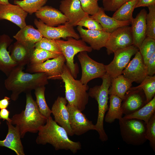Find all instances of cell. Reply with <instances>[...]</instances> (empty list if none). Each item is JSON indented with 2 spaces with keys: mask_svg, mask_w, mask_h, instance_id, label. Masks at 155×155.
I'll list each match as a JSON object with an SVG mask.
<instances>
[{
  "mask_svg": "<svg viewBox=\"0 0 155 155\" xmlns=\"http://www.w3.org/2000/svg\"><path fill=\"white\" fill-rule=\"evenodd\" d=\"M24 68L23 67L17 65L5 80V87L11 92L10 98L14 101L18 99L21 93L31 92L38 87L48 84V76L46 73H25L23 71Z\"/></svg>",
  "mask_w": 155,
  "mask_h": 155,
  "instance_id": "1",
  "label": "cell"
},
{
  "mask_svg": "<svg viewBox=\"0 0 155 155\" xmlns=\"http://www.w3.org/2000/svg\"><path fill=\"white\" fill-rule=\"evenodd\" d=\"M36 140L38 145H52L56 150H69L75 154L82 148L80 142L70 140L66 130L58 125L51 116L47 119L46 123L39 129Z\"/></svg>",
  "mask_w": 155,
  "mask_h": 155,
  "instance_id": "2",
  "label": "cell"
},
{
  "mask_svg": "<svg viewBox=\"0 0 155 155\" xmlns=\"http://www.w3.org/2000/svg\"><path fill=\"white\" fill-rule=\"evenodd\" d=\"M25 109L20 113L14 115L10 122L18 127L21 138L28 132H38L40 128L46 123L47 118L39 111L31 92L26 93Z\"/></svg>",
  "mask_w": 155,
  "mask_h": 155,
  "instance_id": "3",
  "label": "cell"
},
{
  "mask_svg": "<svg viewBox=\"0 0 155 155\" xmlns=\"http://www.w3.org/2000/svg\"><path fill=\"white\" fill-rule=\"evenodd\" d=\"M61 77L65 84V98L68 103L82 112L88 102V86L75 80L65 64Z\"/></svg>",
  "mask_w": 155,
  "mask_h": 155,
  "instance_id": "4",
  "label": "cell"
},
{
  "mask_svg": "<svg viewBox=\"0 0 155 155\" xmlns=\"http://www.w3.org/2000/svg\"><path fill=\"white\" fill-rule=\"evenodd\" d=\"M102 83L101 85L96 86L90 88L88 93L89 96L94 98L97 102L98 113L96 123L95 125L96 131L99 135V138L102 142L108 140V137L104 128V120L105 113L108 111L109 99L108 90L110 86L111 78L106 73L101 78Z\"/></svg>",
  "mask_w": 155,
  "mask_h": 155,
  "instance_id": "5",
  "label": "cell"
},
{
  "mask_svg": "<svg viewBox=\"0 0 155 155\" xmlns=\"http://www.w3.org/2000/svg\"><path fill=\"white\" fill-rule=\"evenodd\" d=\"M120 133L126 144L135 146L143 145L147 140L146 137V123L136 119H119Z\"/></svg>",
  "mask_w": 155,
  "mask_h": 155,
  "instance_id": "6",
  "label": "cell"
},
{
  "mask_svg": "<svg viewBox=\"0 0 155 155\" xmlns=\"http://www.w3.org/2000/svg\"><path fill=\"white\" fill-rule=\"evenodd\" d=\"M55 40L65 58L66 65L72 75L76 78L78 71L77 66L74 62L75 56L82 51L91 52L93 50L92 48L88 46L82 39H77L72 37L67 38L66 40L60 39Z\"/></svg>",
  "mask_w": 155,
  "mask_h": 155,
  "instance_id": "7",
  "label": "cell"
},
{
  "mask_svg": "<svg viewBox=\"0 0 155 155\" xmlns=\"http://www.w3.org/2000/svg\"><path fill=\"white\" fill-rule=\"evenodd\" d=\"M82 69V76L80 80L87 84L90 80L102 77L106 73L105 65L98 62L91 58L87 52L83 51L77 55Z\"/></svg>",
  "mask_w": 155,
  "mask_h": 155,
  "instance_id": "8",
  "label": "cell"
},
{
  "mask_svg": "<svg viewBox=\"0 0 155 155\" xmlns=\"http://www.w3.org/2000/svg\"><path fill=\"white\" fill-rule=\"evenodd\" d=\"M139 51L133 45L115 51L114 58L108 64L105 65L106 73L111 78L122 74V72L130 61L131 57Z\"/></svg>",
  "mask_w": 155,
  "mask_h": 155,
  "instance_id": "9",
  "label": "cell"
},
{
  "mask_svg": "<svg viewBox=\"0 0 155 155\" xmlns=\"http://www.w3.org/2000/svg\"><path fill=\"white\" fill-rule=\"evenodd\" d=\"M65 61V57L62 54L40 63L28 64L26 71L31 73H44L48 76L49 80H61V75L63 72Z\"/></svg>",
  "mask_w": 155,
  "mask_h": 155,
  "instance_id": "10",
  "label": "cell"
},
{
  "mask_svg": "<svg viewBox=\"0 0 155 155\" xmlns=\"http://www.w3.org/2000/svg\"><path fill=\"white\" fill-rule=\"evenodd\" d=\"M34 22L43 37L54 40L69 37L77 39L80 38L79 34L75 31L74 27L68 22L56 27L48 26L37 19H34Z\"/></svg>",
  "mask_w": 155,
  "mask_h": 155,
  "instance_id": "11",
  "label": "cell"
},
{
  "mask_svg": "<svg viewBox=\"0 0 155 155\" xmlns=\"http://www.w3.org/2000/svg\"><path fill=\"white\" fill-rule=\"evenodd\" d=\"M133 44L131 27L126 26L119 28L110 33L105 47L107 54L110 55Z\"/></svg>",
  "mask_w": 155,
  "mask_h": 155,
  "instance_id": "12",
  "label": "cell"
},
{
  "mask_svg": "<svg viewBox=\"0 0 155 155\" xmlns=\"http://www.w3.org/2000/svg\"><path fill=\"white\" fill-rule=\"evenodd\" d=\"M67 107L69 113L70 126L74 135L79 136L90 130L96 131L95 125L87 119L82 112L68 103Z\"/></svg>",
  "mask_w": 155,
  "mask_h": 155,
  "instance_id": "13",
  "label": "cell"
},
{
  "mask_svg": "<svg viewBox=\"0 0 155 155\" xmlns=\"http://www.w3.org/2000/svg\"><path fill=\"white\" fill-rule=\"evenodd\" d=\"M146 104L142 89L131 87L125 93L121 104L123 114L129 115L138 111Z\"/></svg>",
  "mask_w": 155,
  "mask_h": 155,
  "instance_id": "14",
  "label": "cell"
},
{
  "mask_svg": "<svg viewBox=\"0 0 155 155\" xmlns=\"http://www.w3.org/2000/svg\"><path fill=\"white\" fill-rule=\"evenodd\" d=\"M122 75L132 83L138 84L141 83L147 75L146 65L139 51L123 70Z\"/></svg>",
  "mask_w": 155,
  "mask_h": 155,
  "instance_id": "15",
  "label": "cell"
},
{
  "mask_svg": "<svg viewBox=\"0 0 155 155\" xmlns=\"http://www.w3.org/2000/svg\"><path fill=\"white\" fill-rule=\"evenodd\" d=\"M77 28L81 39L89 44L92 49L97 51L105 47L110 34L103 30L85 29L80 26Z\"/></svg>",
  "mask_w": 155,
  "mask_h": 155,
  "instance_id": "16",
  "label": "cell"
},
{
  "mask_svg": "<svg viewBox=\"0 0 155 155\" xmlns=\"http://www.w3.org/2000/svg\"><path fill=\"white\" fill-rule=\"evenodd\" d=\"M67 102L65 97L59 96L53 104L51 111L56 122L66 130L68 135L73 136L74 134L69 122Z\"/></svg>",
  "mask_w": 155,
  "mask_h": 155,
  "instance_id": "17",
  "label": "cell"
},
{
  "mask_svg": "<svg viewBox=\"0 0 155 155\" xmlns=\"http://www.w3.org/2000/svg\"><path fill=\"white\" fill-rule=\"evenodd\" d=\"M59 10L67 18L68 22L74 27L86 14L83 10L79 0H62Z\"/></svg>",
  "mask_w": 155,
  "mask_h": 155,
  "instance_id": "18",
  "label": "cell"
},
{
  "mask_svg": "<svg viewBox=\"0 0 155 155\" xmlns=\"http://www.w3.org/2000/svg\"><path fill=\"white\" fill-rule=\"evenodd\" d=\"M28 13L19 6L10 3L0 5V20H6L20 28L26 25V19Z\"/></svg>",
  "mask_w": 155,
  "mask_h": 155,
  "instance_id": "19",
  "label": "cell"
},
{
  "mask_svg": "<svg viewBox=\"0 0 155 155\" xmlns=\"http://www.w3.org/2000/svg\"><path fill=\"white\" fill-rule=\"evenodd\" d=\"M36 17L46 25L55 27L68 22L66 16L59 10L51 6H44L35 13Z\"/></svg>",
  "mask_w": 155,
  "mask_h": 155,
  "instance_id": "20",
  "label": "cell"
},
{
  "mask_svg": "<svg viewBox=\"0 0 155 155\" xmlns=\"http://www.w3.org/2000/svg\"><path fill=\"white\" fill-rule=\"evenodd\" d=\"M35 44L17 41L12 45L10 55L18 66L24 67L29 64Z\"/></svg>",
  "mask_w": 155,
  "mask_h": 155,
  "instance_id": "21",
  "label": "cell"
},
{
  "mask_svg": "<svg viewBox=\"0 0 155 155\" xmlns=\"http://www.w3.org/2000/svg\"><path fill=\"white\" fill-rule=\"evenodd\" d=\"M6 122L8 132L5 138L0 140V147L8 148L14 151L17 155H25L18 127L14 126L10 122L6 121Z\"/></svg>",
  "mask_w": 155,
  "mask_h": 155,
  "instance_id": "22",
  "label": "cell"
},
{
  "mask_svg": "<svg viewBox=\"0 0 155 155\" xmlns=\"http://www.w3.org/2000/svg\"><path fill=\"white\" fill-rule=\"evenodd\" d=\"M147 14L144 9H142L131 21V27L133 44L138 49L146 37V17Z\"/></svg>",
  "mask_w": 155,
  "mask_h": 155,
  "instance_id": "23",
  "label": "cell"
},
{
  "mask_svg": "<svg viewBox=\"0 0 155 155\" xmlns=\"http://www.w3.org/2000/svg\"><path fill=\"white\" fill-rule=\"evenodd\" d=\"M13 40L7 35L0 36V70L7 76L11 71L17 66L12 59L7 48Z\"/></svg>",
  "mask_w": 155,
  "mask_h": 155,
  "instance_id": "24",
  "label": "cell"
},
{
  "mask_svg": "<svg viewBox=\"0 0 155 155\" xmlns=\"http://www.w3.org/2000/svg\"><path fill=\"white\" fill-rule=\"evenodd\" d=\"M104 11L103 8L100 7L95 14L90 16L99 23L104 31L111 33L119 28L129 26L131 24V20L121 21L117 20L113 17L107 16Z\"/></svg>",
  "mask_w": 155,
  "mask_h": 155,
  "instance_id": "25",
  "label": "cell"
},
{
  "mask_svg": "<svg viewBox=\"0 0 155 155\" xmlns=\"http://www.w3.org/2000/svg\"><path fill=\"white\" fill-rule=\"evenodd\" d=\"M132 83L123 75L111 79L108 94L117 96L123 100L126 92L131 87Z\"/></svg>",
  "mask_w": 155,
  "mask_h": 155,
  "instance_id": "26",
  "label": "cell"
},
{
  "mask_svg": "<svg viewBox=\"0 0 155 155\" xmlns=\"http://www.w3.org/2000/svg\"><path fill=\"white\" fill-rule=\"evenodd\" d=\"M13 37L17 41L34 44H35L43 38L39 31L31 25H26L20 28Z\"/></svg>",
  "mask_w": 155,
  "mask_h": 155,
  "instance_id": "27",
  "label": "cell"
},
{
  "mask_svg": "<svg viewBox=\"0 0 155 155\" xmlns=\"http://www.w3.org/2000/svg\"><path fill=\"white\" fill-rule=\"evenodd\" d=\"M110 104L108 111L104 118L105 122L111 123L116 119L122 117L123 114L121 109L122 100L119 97L111 95L109 97Z\"/></svg>",
  "mask_w": 155,
  "mask_h": 155,
  "instance_id": "28",
  "label": "cell"
},
{
  "mask_svg": "<svg viewBox=\"0 0 155 155\" xmlns=\"http://www.w3.org/2000/svg\"><path fill=\"white\" fill-rule=\"evenodd\" d=\"M155 114V96L149 102L138 111L131 114L125 115V119H136L144 121L146 124L152 115Z\"/></svg>",
  "mask_w": 155,
  "mask_h": 155,
  "instance_id": "29",
  "label": "cell"
},
{
  "mask_svg": "<svg viewBox=\"0 0 155 155\" xmlns=\"http://www.w3.org/2000/svg\"><path fill=\"white\" fill-rule=\"evenodd\" d=\"M138 0H132L122 5L115 11L112 17L121 21L131 20L133 18V13Z\"/></svg>",
  "mask_w": 155,
  "mask_h": 155,
  "instance_id": "30",
  "label": "cell"
},
{
  "mask_svg": "<svg viewBox=\"0 0 155 155\" xmlns=\"http://www.w3.org/2000/svg\"><path fill=\"white\" fill-rule=\"evenodd\" d=\"M45 90V86L38 87L34 90V94L36 98V102L39 111L47 119L51 116L52 112L46 102Z\"/></svg>",
  "mask_w": 155,
  "mask_h": 155,
  "instance_id": "31",
  "label": "cell"
},
{
  "mask_svg": "<svg viewBox=\"0 0 155 155\" xmlns=\"http://www.w3.org/2000/svg\"><path fill=\"white\" fill-rule=\"evenodd\" d=\"M48 0H14L15 5H17L24 11L31 15L36 13L46 4Z\"/></svg>",
  "mask_w": 155,
  "mask_h": 155,
  "instance_id": "32",
  "label": "cell"
},
{
  "mask_svg": "<svg viewBox=\"0 0 155 155\" xmlns=\"http://www.w3.org/2000/svg\"><path fill=\"white\" fill-rule=\"evenodd\" d=\"M59 55L41 48L35 47L32 54L29 64L40 63L48 59L55 58Z\"/></svg>",
  "mask_w": 155,
  "mask_h": 155,
  "instance_id": "33",
  "label": "cell"
},
{
  "mask_svg": "<svg viewBox=\"0 0 155 155\" xmlns=\"http://www.w3.org/2000/svg\"><path fill=\"white\" fill-rule=\"evenodd\" d=\"M139 49L146 65L149 58L155 53V39L146 37Z\"/></svg>",
  "mask_w": 155,
  "mask_h": 155,
  "instance_id": "34",
  "label": "cell"
},
{
  "mask_svg": "<svg viewBox=\"0 0 155 155\" xmlns=\"http://www.w3.org/2000/svg\"><path fill=\"white\" fill-rule=\"evenodd\" d=\"M134 87L142 89L146 96V103H148L155 96V75L151 76L147 75L140 85Z\"/></svg>",
  "mask_w": 155,
  "mask_h": 155,
  "instance_id": "35",
  "label": "cell"
},
{
  "mask_svg": "<svg viewBox=\"0 0 155 155\" xmlns=\"http://www.w3.org/2000/svg\"><path fill=\"white\" fill-rule=\"evenodd\" d=\"M148 7L149 12L146 17V36L155 39V5Z\"/></svg>",
  "mask_w": 155,
  "mask_h": 155,
  "instance_id": "36",
  "label": "cell"
},
{
  "mask_svg": "<svg viewBox=\"0 0 155 155\" xmlns=\"http://www.w3.org/2000/svg\"><path fill=\"white\" fill-rule=\"evenodd\" d=\"M35 47L41 48L59 55L63 54L55 40L43 38L35 44Z\"/></svg>",
  "mask_w": 155,
  "mask_h": 155,
  "instance_id": "37",
  "label": "cell"
},
{
  "mask_svg": "<svg viewBox=\"0 0 155 155\" xmlns=\"http://www.w3.org/2000/svg\"><path fill=\"white\" fill-rule=\"evenodd\" d=\"M146 137L149 140L150 145L155 151V114L153 115L146 124Z\"/></svg>",
  "mask_w": 155,
  "mask_h": 155,
  "instance_id": "38",
  "label": "cell"
},
{
  "mask_svg": "<svg viewBox=\"0 0 155 155\" xmlns=\"http://www.w3.org/2000/svg\"><path fill=\"white\" fill-rule=\"evenodd\" d=\"M77 26L84 27L89 30H103L99 23L87 13L78 23Z\"/></svg>",
  "mask_w": 155,
  "mask_h": 155,
  "instance_id": "39",
  "label": "cell"
},
{
  "mask_svg": "<svg viewBox=\"0 0 155 155\" xmlns=\"http://www.w3.org/2000/svg\"><path fill=\"white\" fill-rule=\"evenodd\" d=\"M84 11L89 15L93 16L99 10L100 7L95 0H79Z\"/></svg>",
  "mask_w": 155,
  "mask_h": 155,
  "instance_id": "40",
  "label": "cell"
},
{
  "mask_svg": "<svg viewBox=\"0 0 155 155\" xmlns=\"http://www.w3.org/2000/svg\"><path fill=\"white\" fill-rule=\"evenodd\" d=\"M132 0H111L103 5L104 11H115L124 3Z\"/></svg>",
  "mask_w": 155,
  "mask_h": 155,
  "instance_id": "41",
  "label": "cell"
},
{
  "mask_svg": "<svg viewBox=\"0 0 155 155\" xmlns=\"http://www.w3.org/2000/svg\"><path fill=\"white\" fill-rule=\"evenodd\" d=\"M147 75L152 76L155 73V53L148 60L146 65Z\"/></svg>",
  "mask_w": 155,
  "mask_h": 155,
  "instance_id": "42",
  "label": "cell"
},
{
  "mask_svg": "<svg viewBox=\"0 0 155 155\" xmlns=\"http://www.w3.org/2000/svg\"><path fill=\"white\" fill-rule=\"evenodd\" d=\"M154 5H155V0H138L135 8L148 7Z\"/></svg>",
  "mask_w": 155,
  "mask_h": 155,
  "instance_id": "43",
  "label": "cell"
},
{
  "mask_svg": "<svg viewBox=\"0 0 155 155\" xmlns=\"http://www.w3.org/2000/svg\"><path fill=\"white\" fill-rule=\"evenodd\" d=\"M10 112L6 108L1 109L0 111V119H2L3 121L6 120L8 122H10L11 119L9 117Z\"/></svg>",
  "mask_w": 155,
  "mask_h": 155,
  "instance_id": "44",
  "label": "cell"
},
{
  "mask_svg": "<svg viewBox=\"0 0 155 155\" xmlns=\"http://www.w3.org/2000/svg\"><path fill=\"white\" fill-rule=\"evenodd\" d=\"M10 99V98L5 96L3 99L0 100V110L4 108H6L8 107L9 104Z\"/></svg>",
  "mask_w": 155,
  "mask_h": 155,
  "instance_id": "45",
  "label": "cell"
},
{
  "mask_svg": "<svg viewBox=\"0 0 155 155\" xmlns=\"http://www.w3.org/2000/svg\"><path fill=\"white\" fill-rule=\"evenodd\" d=\"M9 3L8 0H0V5H6Z\"/></svg>",
  "mask_w": 155,
  "mask_h": 155,
  "instance_id": "46",
  "label": "cell"
},
{
  "mask_svg": "<svg viewBox=\"0 0 155 155\" xmlns=\"http://www.w3.org/2000/svg\"><path fill=\"white\" fill-rule=\"evenodd\" d=\"M111 0H104L103 1H102V2H103V5H104L108 2H109Z\"/></svg>",
  "mask_w": 155,
  "mask_h": 155,
  "instance_id": "47",
  "label": "cell"
},
{
  "mask_svg": "<svg viewBox=\"0 0 155 155\" xmlns=\"http://www.w3.org/2000/svg\"><path fill=\"white\" fill-rule=\"evenodd\" d=\"M96 0V1H99V0H102V1H103V0Z\"/></svg>",
  "mask_w": 155,
  "mask_h": 155,
  "instance_id": "48",
  "label": "cell"
},
{
  "mask_svg": "<svg viewBox=\"0 0 155 155\" xmlns=\"http://www.w3.org/2000/svg\"><path fill=\"white\" fill-rule=\"evenodd\" d=\"M1 122L0 121V125H1Z\"/></svg>",
  "mask_w": 155,
  "mask_h": 155,
  "instance_id": "49",
  "label": "cell"
}]
</instances>
